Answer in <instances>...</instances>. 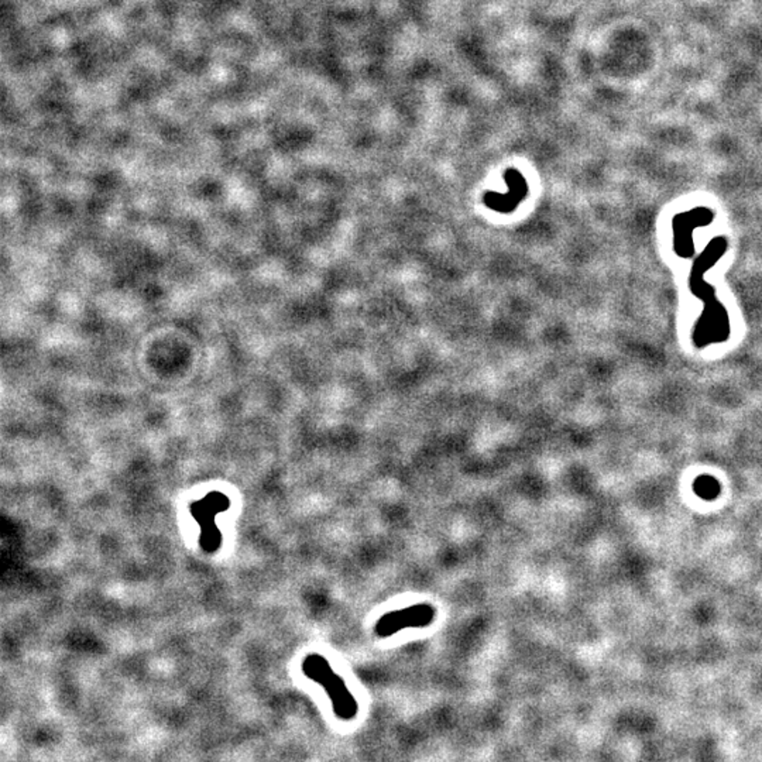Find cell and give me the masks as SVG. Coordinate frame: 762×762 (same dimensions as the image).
Here are the masks:
<instances>
[{
	"label": "cell",
	"mask_w": 762,
	"mask_h": 762,
	"mask_svg": "<svg viewBox=\"0 0 762 762\" xmlns=\"http://www.w3.org/2000/svg\"><path fill=\"white\" fill-rule=\"evenodd\" d=\"M301 669L308 679L320 685L330 696L333 713L338 719L349 721L358 716V701L352 692L349 691L343 677L333 671L332 665L325 657L320 654L306 655Z\"/></svg>",
	"instance_id": "6da1fadb"
},
{
	"label": "cell",
	"mask_w": 762,
	"mask_h": 762,
	"mask_svg": "<svg viewBox=\"0 0 762 762\" xmlns=\"http://www.w3.org/2000/svg\"><path fill=\"white\" fill-rule=\"evenodd\" d=\"M435 607L430 603H420L405 609L387 612L376 622L375 631L381 639L397 634L405 629H423L435 620Z\"/></svg>",
	"instance_id": "3957f363"
},
{
	"label": "cell",
	"mask_w": 762,
	"mask_h": 762,
	"mask_svg": "<svg viewBox=\"0 0 762 762\" xmlns=\"http://www.w3.org/2000/svg\"><path fill=\"white\" fill-rule=\"evenodd\" d=\"M231 507L228 495L219 492L209 493L208 495L191 504V514L195 518L201 528V548L206 554H215L221 548L222 535L216 527V515Z\"/></svg>",
	"instance_id": "7a4b0ae2"
}]
</instances>
